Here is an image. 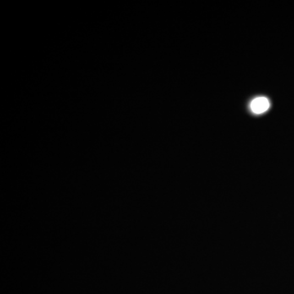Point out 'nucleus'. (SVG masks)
Instances as JSON below:
<instances>
[{"mask_svg":"<svg viewBox=\"0 0 294 294\" xmlns=\"http://www.w3.org/2000/svg\"><path fill=\"white\" fill-rule=\"evenodd\" d=\"M252 112L257 115H260L262 113L266 112L270 107V101L267 98L260 97L255 98L250 105Z\"/></svg>","mask_w":294,"mask_h":294,"instance_id":"nucleus-1","label":"nucleus"}]
</instances>
